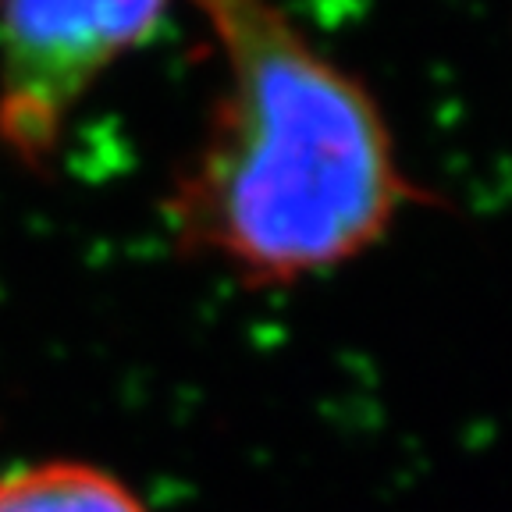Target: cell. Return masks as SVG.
<instances>
[{
    "mask_svg": "<svg viewBox=\"0 0 512 512\" xmlns=\"http://www.w3.org/2000/svg\"><path fill=\"white\" fill-rule=\"evenodd\" d=\"M224 82L200 146L164 196L182 253L253 288L292 285L367 253L420 203L360 79L320 54L274 0H192Z\"/></svg>",
    "mask_w": 512,
    "mask_h": 512,
    "instance_id": "cell-1",
    "label": "cell"
},
{
    "mask_svg": "<svg viewBox=\"0 0 512 512\" xmlns=\"http://www.w3.org/2000/svg\"><path fill=\"white\" fill-rule=\"evenodd\" d=\"M168 0H0V146L54 160L82 96L153 32Z\"/></svg>",
    "mask_w": 512,
    "mask_h": 512,
    "instance_id": "cell-2",
    "label": "cell"
},
{
    "mask_svg": "<svg viewBox=\"0 0 512 512\" xmlns=\"http://www.w3.org/2000/svg\"><path fill=\"white\" fill-rule=\"evenodd\" d=\"M0 512H146V505L100 466L50 459L0 477Z\"/></svg>",
    "mask_w": 512,
    "mask_h": 512,
    "instance_id": "cell-3",
    "label": "cell"
}]
</instances>
